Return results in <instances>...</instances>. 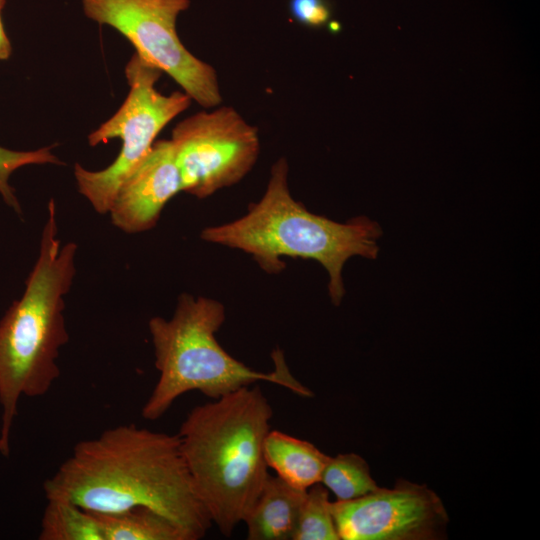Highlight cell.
Instances as JSON below:
<instances>
[{"label":"cell","instance_id":"cell-1","mask_svg":"<svg viewBox=\"0 0 540 540\" xmlns=\"http://www.w3.org/2000/svg\"><path fill=\"white\" fill-rule=\"evenodd\" d=\"M46 499H62L93 514L144 507L175 523L189 540L213 525L185 464L177 434L135 424L79 441L43 483Z\"/></svg>","mask_w":540,"mask_h":540},{"label":"cell","instance_id":"cell-2","mask_svg":"<svg viewBox=\"0 0 540 540\" xmlns=\"http://www.w3.org/2000/svg\"><path fill=\"white\" fill-rule=\"evenodd\" d=\"M272 407L259 385L237 389L190 410L177 433L195 490L212 524L231 537L267 476L264 442Z\"/></svg>","mask_w":540,"mask_h":540},{"label":"cell","instance_id":"cell-3","mask_svg":"<svg viewBox=\"0 0 540 540\" xmlns=\"http://www.w3.org/2000/svg\"><path fill=\"white\" fill-rule=\"evenodd\" d=\"M78 246L58 238L54 199L42 230L38 258L22 296L0 319V453L10 454V435L21 397H41L60 376V349L68 342L64 309L76 273Z\"/></svg>","mask_w":540,"mask_h":540},{"label":"cell","instance_id":"cell-4","mask_svg":"<svg viewBox=\"0 0 540 540\" xmlns=\"http://www.w3.org/2000/svg\"><path fill=\"white\" fill-rule=\"evenodd\" d=\"M288 174L286 158H279L261 199L239 219L205 228L201 238L250 254L269 274L285 268L282 257L313 259L327 271L328 293L338 306L345 295V263L353 256L376 259L382 228L364 215L340 223L308 211L292 197Z\"/></svg>","mask_w":540,"mask_h":540},{"label":"cell","instance_id":"cell-5","mask_svg":"<svg viewBox=\"0 0 540 540\" xmlns=\"http://www.w3.org/2000/svg\"><path fill=\"white\" fill-rule=\"evenodd\" d=\"M225 317L221 302L183 293L170 319L155 316L149 320L159 377L142 407V418L150 421L161 418L177 398L191 391L214 400L262 381L299 396H313L291 374L280 349L272 352L275 368L271 372L254 370L231 356L216 338Z\"/></svg>","mask_w":540,"mask_h":540},{"label":"cell","instance_id":"cell-6","mask_svg":"<svg viewBox=\"0 0 540 540\" xmlns=\"http://www.w3.org/2000/svg\"><path fill=\"white\" fill-rule=\"evenodd\" d=\"M156 66L134 53L125 67L129 93L117 112L88 135L90 146L120 138L121 150L106 168L91 171L74 165L77 188L99 214L109 211L125 178L143 161L160 131L184 112L192 99L184 92L169 95L155 84L162 75Z\"/></svg>","mask_w":540,"mask_h":540},{"label":"cell","instance_id":"cell-7","mask_svg":"<svg viewBox=\"0 0 540 540\" xmlns=\"http://www.w3.org/2000/svg\"><path fill=\"white\" fill-rule=\"evenodd\" d=\"M189 6L190 0H82L89 19L117 30L192 100L214 108L222 102L217 72L184 46L176 30L178 15Z\"/></svg>","mask_w":540,"mask_h":540},{"label":"cell","instance_id":"cell-8","mask_svg":"<svg viewBox=\"0 0 540 540\" xmlns=\"http://www.w3.org/2000/svg\"><path fill=\"white\" fill-rule=\"evenodd\" d=\"M170 141L182 191L199 199L240 182L260 153L258 129L231 106L185 118Z\"/></svg>","mask_w":540,"mask_h":540},{"label":"cell","instance_id":"cell-9","mask_svg":"<svg viewBox=\"0 0 540 540\" xmlns=\"http://www.w3.org/2000/svg\"><path fill=\"white\" fill-rule=\"evenodd\" d=\"M342 540L434 539L448 521L440 498L423 485L404 480L353 500L331 502Z\"/></svg>","mask_w":540,"mask_h":540},{"label":"cell","instance_id":"cell-10","mask_svg":"<svg viewBox=\"0 0 540 540\" xmlns=\"http://www.w3.org/2000/svg\"><path fill=\"white\" fill-rule=\"evenodd\" d=\"M182 191L170 140L155 141L143 161L119 186L109 208L114 226L135 234L152 229L168 201Z\"/></svg>","mask_w":540,"mask_h":540},{"label":"cell","instance_id":"cell-11","mask_svg":"<svg viewBox=\"0 0 540 540\" xmlns=\"http://www.w3.org/2000/svg\"><path fill=\"white\" fill-rule=\"evenodd\" d=\"M307 490L269 475L244 519L248 540H293Z\"/></svg>","mask_w":540,"mask_h":540},{"label":"cell","instance_id":"cell-12","mask_svg":"<svg viewBox=\"0 0 540 540\" xmlns=\"http://www.w3.org/2000/svg\"><path fill=\"white\" fill-rule=\"evenodd\" d=\"M264 457L268 468L274 470L276 476L300 490L320 483L330 459L311 442L278 430L268 432Z\"/></svg>","mask_w":540,"mask_h":540},{"label":"cell","instance_id":"cell-13","mask_svg":"<svg viewBox=\"0 0 540 540\" xmlns=\"http://www.w3.org/2000/svg\"><path fill=\"white\" fill-rule=\"evenodd\" d=\"M95 515L103 540H189L175 523L148 508Z\"/></svg>","mask_w":540,"mask_h":540},{"label":"cell","instance_id":"cell-14","mask_svg":"<svg viewBox=\"0 0 540 540\" xmlns=\"http://www.w3.org/2000/svg\"><path fill=\"white\" fill-rule=\"evenodd\" d=\"M39 540H103L95 514L62 499H47Z\"/></svg>","mask_w":540,"mask_h":540},{"label":"cell","instance_id":"cell-15","mask_svg":"<svg viewBox=\"0 0 540 540\" xmlns=\"http://www.w3.org/2000/svg\"><path fill=\"white\" fill-rule=\"evenodd\" d=\"M320 483L332 491L338 501L353 500L378 488L367 462L354 453L330 457Z\"/></svg>","mask_w":540,"mask_h":540},{"label":"cell","instance_id":"cell-16","mask_svg":"<svg viewBox=\"0 0 540 540\" xmlns=\"http://www.w3.org/2000/svg\"><path fill=\"white\" fill-rule=\"evenodd\" d=\"M293 540H340L328 489L320 483L306 491Z\"/></svg>","mask_w":540,"mask_h":540},{"label":"cell","instance_id":"cell-17","mask_svg":"<svg viewBox=\"0 0 540 540\" xmlns=\"http://www.w3.org/2000/svg\"><path fill=\"white\" fill-rule=\"evenodd\" d=\"M51 148L17 151L0 146V196L18 215H22V209L15 190L9 183L10 177L17 169L28 165H62L63 162L53 154Z\"/></svg>","mask_w":540,"mask_h":540},{"label":"cell","instance_id":"cell-18","mask_svg":"<svg viewBox=\"0 0 540 540\" xmlns=\"http://www.w3.org/2000/svg\"><path fill=\"white\" fill-rule=\"evenodd\" d=\"M289 10L296 22L312 28L326 25L331 17L326 0H290Z\"/></svg>","mask_w":540,"mask_h":540}]
</instances>
